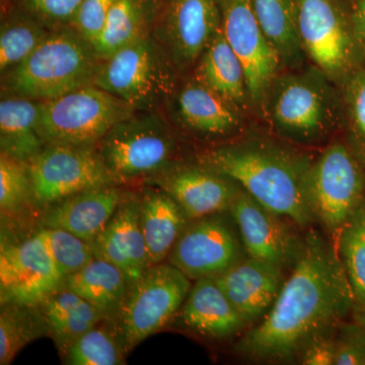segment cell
<instances>
[{
  "mask_svg": "<svg viewBox=\"0 0 365 365\" xmlns=\"http://www.w3.org/2000/svg\"><path fill=\"white\" fill-rule=\"evenodd\" d=\"M354 307L337 245L311 230L277 299L237 343V351L256 361H294L307 343L339 329Z\"/></svg>",
  "mask_w": 365,
  "mask_h": 365,
  "instance_id": "1",
  "label": "cell"
},
{
  "mask_svg": "<svg viewBox=\"0 0 365 365\" xmlns=\"http://www.w3.org/2000/svg\"><path fill=\"white\" fill-rule=\"evenodd\" d=\"M197 162L234 180L258 202L300 227L316 220L306 193L313 160L302 153L255 138L209 148Z\"/></svg>",
  "mask_w": 365,
  "mask_h": 365,
  "instance_id": "2",
  "label": "cell"
},
{
  "mask_svg": "<svg viewBox=\"0 0 365 365\" xmlns=\"http://www.w3.org/2000/svg\"><path fill=\"white\" fill-rule=\"evenodd\" d=\"M101 60L71 26L51 31L20 66L2 74V93L43 101L93 85Z\"/></svg>",
  "mask_w": 365,
  "mask_h": 365,
  "instance_id": "3",
  "label": "cell"
},
{
  "mask_svg": "<svg viewBox=\"0 0 365 365\" xmlns=\"http://www.w3.org/2000/svg\"><path fill=\"white\" fill-rule=\"evenodd\" d=\"M179 71L153 34L101 60L93 85L135 111H157L179 86Z\"/></svg>",
  "mask_w": 365,
  "mask_h": 365,
  "instance_id": "4",
  "label": "cell"
},
{
  "mask_svg": "<svg viewBox=\"0 0 365 365\" xmlns=\"http://www.w3.org/2000/svg\"><path fill=\"white\" fill-rule=\"evenodd\" d=\"M117 184L158 176L177 165L178 139L157 111H135L118 122L97 145Z\"/></svg>",
  "mask_w": 365,
  "mask_h": 365,
  "instance_id": "5",
  "label": "cell"
},
{
  "mask_svg": "<svg viewBox=\"0 0 365 365\" xmlns=\"http://www.w3.org/2000/svg\"><path fill=\"white\" fill-rule=\"evenodd\" d=\"M330 79L318 68L277 76L263 107L281 136L297 143H316L338 121V104Z\"/></svg>",
  "mask_w": 365,
  "mask_h": 365,
  "instance_id": "6",
  "label": "cell"
},
{
  "mask_svg": "<svg viewBox=\"0 0 365 365\" xmlns=\"http://www.w3.org/2000/svg\"><path fill=\"white\" fill-rule=\"evenodd\" d=\"M135 112L121 98L95 85L40 102L39 133L46 144L97 148L113 127Z\"/></svg>",
  "mask_w": 365,
  "mask_h": 365,
  "instance_id": "7",
  "label": "cell"
},
{
  "mask_svg": "<svg viewBox=\"0 0 365 365\" xmlns=\"http://www.w3.org/2000/svg\"><path fill=\"white\" fill-rule=\"evenodd\" d=\"M306 193L314 220L337 242L341 230L365 200L361 160L345 144H331L312 163Z\"/></svg>",
  "mask_w": 365,
  "mask_h": 365,
  "instance_id": "8",
  "label": "cell"
},
{
  "mask_svg": "<svg viewBox=\"0 0 365 365\" xmlns=\"http://www.w3.org/2000/svg\"><path fill=\"white\" fill-rule=\"evenodd\" d=\"M191 279L172 264L151 265L129 287L116 331L125 353L158 332L182 309Z\"/></svg>",
  "mask_w": 365,
  "mask_h": 365,
  "instance_id": "9",
  "label": "cell"
},
{
  "mask_svg": "<svg viewBox=\"0 0 365 365\" xmlns=\"http://www.w3.org/2000/svg\"><path fill=\"white\" fill-rule=\"evenodd\" d=\"M302 51L330 79L348 78L354 71L360 47L351 14L339 0H297Z\"/></svg>",
  "mask_w": 365,
  "mask_h": 365,
  "instance_id": "10",
  "label": "cell"
},
{
  "mask_svg": "<svg viewBox=\"0 0 365 365\" xmlns=\"http://www.w3.org/2000/svg\"><path fill=\"white\" fill-rule=\"evenodd\" d=\"M33 203L49 208L72 195L117 185L97 148L71 144H46L29 162Z\"/></svg>",
  "mask_w": 365,
  "mask_h": 365,
  "instance_id": "11",
  "label": "cell"
},
{
  "mask_svg": "<svg viewBox=\"0 0 365 365\" xmlns=\"http://www.w3.org/2000/svg\"><path fill=\"white\" fill-rule=\"evenodd\" d=\"M220 28V0H160L153 35L184 73L194 69Z\"/></svg>",
  "mask_w": 365,
  "mask_h": 365,
  "instance_id": "12",
  "label": "cell"
},
{
  "mask_svg": "<svg viewBox=\"0 0 365 365\" xmlns=\"http://www.w3.org/2000/svg\"><path fill=\"white\" fill-rule=\"evenodd\" d=\"M222 26L246 73L249 101L263 107L281 59L257 19L252 0H220Z\"/></svg>",
  "mask_w": 365,
  "mask_h": 365,
  "instance_id": "13",
  "label": "cell"
},
{
  "mask_svg": "<svg viewBox=\"0 0 365 365\" xmlns=\"http://www.w3.org/2000/svg\"><path fill=\"white\" fill-rule=\"evenodd\" d=\"M63 277L36 232L23 241H4L0 249V302L39 307L64 284Z\"/></svg>",
  "mask_w": 365,
  "mask_h": 365,
  "instance_id": "14",
  "label": "cell"
},
{
  "mask_svg": "<svg viewBox=\"0 0 365 365\" xmlns=\"http://www.w3.org/2000/svg\"><path fill=\"white\" fill-rule=\"evenodd\" d=\"M242 259L234 230L222 218L210 215L188 223L168 260L190 279L198 280L215 278Z\"/></svg>",
  "mask_w": 365,
  "mask_h": 365,
  "instance_id": "15",
  "label": "cell"
},
{
  "mask_svg": "<svg viewBox=\"0 0 365 365\" xmlns=\"http://www.w3.org/2000/svg\"><path fill=\"white\" fill-rule=\"evenodd\" d=\"M249 257L284 269L294 267L302 241L282 216L242 190L230 208Z\"/></svg>",
  "mask_w": 365,
  "mask_h": 365,
  "instance_id": "16",
  "label": "cell"
},
{
  "mask_svg": "<svg viewBox=\"0 0 365 365\" xmlns=\"http://www.w3.org/2000/svg\"><path fill=\"white\" fill-rule=\"evenodd\" d=\"M176 200L190 222L230 210L242 191L234 180L197 165H175L148 180Z\"/></svg>",
  "mask_w": 365,
  "mask_h": 365,
  "instance_id": "17",
  "label": "cell"
},
{
  "mask_svg": "<svg viewBox=\"0 0 365 365\" xmlns=\"http://www.w3.org/2000/svg\"><path fill=\"white\" fill-rule=\"evenodd\" d=\"M173 121L198 136H227L241 124L240 109L193 76L178 86L165 104Z\"/></svg>",
  "mask_w": 365,
  "mask_h": 365,
  "instance_id": "18",
  "label": "cell"
},
{
  "mask_svg": "<svg viewBox=\"0 0 365 365\" xmlns=\"http://www.w3.org/2000/svg\"><path fill=\"white\" fill-rule=\"evenodd\" d=\"M91 244L96 258L119 268L129 287L135 284L151 266L140 225L138 197H124L111 220Z\"/></svg>",
  "mask_w": 365,
  "mask_h": 365,
  "instance_id": "19",
  "label": "cell"
},
{
  "mask_svg": "<svg viewBox=\"0 0 365 365\" xmlns=\"http://www.w3.org/2000/svg\"><path fill=\"white\" fill-rule=\"evenodd\" d=\"M213 279L250 324L265 316L270 309L285 277L282 268L248 257Z\"/></svg>",
  "mask_w": 365,
  "mask_h": 365,
  "instance_id": "20",
  "label": "cell"
},
{
  "mask_svg": "<svg viewBox=\"0 0 365 365\" xmlns=\"http://www.w3.org/2000/svg\"><path fill=\"white\" fill-rule=\"evenodd\" d=\"M124 197L116 185L86 190L46 209L43 227L62 228L91 242L111 220Z\"/></svg>",
  "mask_w": 365,
  "mask_h": 365,
  "instance_id": "21",
  "label": "cell"
},
{
  "mask_svg": "<svg viewBox=\"0 0 365 365\" xmlns=\"http://www.w3.org/2000/svg\"><path fill=\"white\" fill-rule=\"evenodd\" d=\"M181 313L185 325L213 339L235 335L249 325L213 278L195 280Z\"/></svg>",
  "mask_w": 365,
  "mask_h": 365,
  "instance_id": "22",
  "label": "cell"
},
{
  "mask_svg": "<svg viewBox=\"0 0 365 365\" xmlns=\"http://www.w3.org/2000/svg\"><path fill=\"white\" fill-rule=\"evenodd\" d=\"M139 211L151 265L163 263L190 220L176 200L157 186L144 190Z\"/></svg>",
  "mask_w": 365,
  "mask_h": 365,
  "instance_id": "23",
  "label": "cell"
},
{
  "mask_svg": "<svg viewBox=\"0 0 365 365\" xmlns=\"http://www.w3.org/2000/svg\"><path fill=\"white\" fill-rule=\"evenodd\" d=\"M192 76L239 109L249 101L244 66L228 44L222 26L201 54Z\"/></svg>",
  "mask_w": 365,
  "mask_h": 365,
  "instance_id": "24",
  "label": "cell"
},
{
  "mask_svg": "<svg viewBox=\"0 0 365 365\" xmlns=\"http://www.w3.org/2000/svg\"><path fill=\"white\" fill-rule=\"evenodd\" d=\"M64 285L96 307L104 321L116 326L129 284L114 264L95 258L86 267L66 277Z\"/></svg>",
  "mask_w": 365,
  "mask_h": 365,
  "instance_id": "25",
  "label": "cell"
},
{
  "mask_svg": "<svg viewBox=\"0 0 365 365\" xmlns=\"http://www.w3.org/2000/svg\"><path fill=\"white\" fill-rule=\"evenodd\" d=\"M160 0H117L104 29L91 43L98 58H109L153 32Z\"/></svg>",
  "mask_w": 365,
  "mask_h": 365,
  "instance_id": "26",
  "label": "cell"
},
{
  "mask_svg": "<svg viewBox=\"0 0 365 365\" xmlns=\"http://www.w3.org/2000/svg\"><path fill=\"white\" fill-rule=\"evenodd\" d=\"M40 101L2 93L0 153L30 162L44 148L39 133Z\"/></svg>",
  "mask_w": 365,
  "mask_h": 365,
  "instance_id": "27",
  "label": "cell"
},
{
  "mask_svg": "<svg viewBox=\"0 0 365 365\" xmlns=\"http://www.w3.org/2000/svg\"><path fill=\"white\" fill-rule=\"evenodd\" d=\"M39 307L47 325L48 335L63 356L79 337L104 321L96 307L64 284Z\"/></svg>",
  "mask_w": 365,
  "mask_h": 365,
  "instance_id": "28",
  "label": "cell"
},
{
  "mask_svg": "<svg viewBox=\"0 0 365 365\" xmlns=\"http://www.w3.org/2000/svg\"><path fill=\"white\" fill-rule=\"evenodd\" d=\"M257 19L281 62L294 64L302 54L297 0H252Z\"/></svg>",
  "mask_w": 365,
  "mask_h": 365,
  "instance_id": "29",
  "label": "cell"
},
{
  "mask_svg": "<svg viewBox=\"0 0 365 365\" xmlns=\"http://www.w3.org/2000/svg\"><path fill=\"white\" fill-rule=\"evenodd\" d=\"M51 33L25 9L11 11L0 28V72L20 66Z\"/></svg>",
  "mask_w": 365,
  "mask_h": 365,
  "instance_id": "30",
  "label": "cell"
},
{
  "mask_svg": "<svg viewBox=\"0 0 365 365\" xmlns=\"http://www.w3.org/2000/svg\"><path fill=\"white\" fill-rule=\"evenodd\" d=\"M48 335L39 307L1 304L0 311V364H11L23 348Z\"/></svg>",
  "mask_w": 365,
  "mask_h": 365,
  "instance_id": "31",
  "label": "cell"
},
{
  "mask_svg": "<svg viewBox=\"0 0 365 365\" xmlns=\"http://www.w3.org/2000/svg\"><path fill=\"white\" fill-rule=\"evenodd\" d=\"M336 245L351 285L355 307H365V200L341 230Z\"/></svg>",
  "mask_w": 365,
  "mask_h": 365,
  "instance_id": "32",
  "label": "cell"
},
{
  "mask_svg": "<svg viewBox=\"0 0 365 365\" xmlns=\"http://www.w3.org/2000/svg\"><path fill=\"white\" fill-rule=\"evenodd\" d=\"M124 354L117 331L97 325L79 337L63 357L69 365H119L125 364Z\"/></svg>",
  "mask_w": 365,
  "mask_h": 365,
  "instance_id": "33",
  "label": "cell"
},
{
  "mask_svg": "<svg viewBox=\"0 0 365 365\" xmlns=\"http://www.w3.org/2000/svg\"><path fill=\"white\" fill-rule=\"evenodd\" d=\"M55 266L64 278L86 267L96 258L90 242L62 228L43 227L38 230Z\"/></svg>",
  "mask_w": 365,
  "mask_h": 365,
  "instance_id": "34",
  "label": "cell"
},
{
  "mask_svg": "<svg viewBox=\"0 0 365 365\" xmlns=\"http://www.w3.org/2000/svg\"><path fill=\"white\" fill-rule=\"evenodd\" d=\"M33 202L32 180L29 162L0 153V209L13 215Z\"/></svg>",
  "mask_w": 365,
  "mask_h": 365,
  "instance_id": "35",
  "label": "cell"
},
{
  "mask_svg": "<svg viewBox=\"0 0 365 365\" xmlns=\"http://www.w3.org/2000/svg\"><path fill=\"white\" fill-rule=\"evenodd\" d=\"M344 100L355 146L365 158V69H357L346 81Z\"/></svg>",
  "mask_w": 365,
  "mask_h": 365,
  "instance_id": "36",
  "label": "cell"
},
{
  "mask_svg": "<svg viewBox=\"0 0 365 365\" xmlns=\"http://www.w3.org/2000/svg\"><path fill=\"white\" fill-rule=\"evenodd\" d=\"M83 0H21V7L50 31L71 26Z\"/></svg>",
  "mask_w": 365,
  "mask_h": 365,
  "instance_id": "37",
  "label": "cell"
},
{
  "mask_svg": "<svg viewBox=\"0 0 365 365\" xmlns=\"http://www.w3.org/2000/svg\"><path fill=\"white\" fill-rule=\"evenodd\" d=\"M116 1L83 0L71 21V28L91 44L104 29L110 11Z\"/></svg>",
  "mask_w": 365,
  "mask_h": 365,
  "instance_id": "38",
  "label": "cell"
},
{
  "mask_svg": "<svg viewBox=\"0 0 365 365\" xmlns=\"http://www.w3.org/2000/svg\"><path fill=\"white\" fill-rule=\"evenodd\" d=\"M336 365H365V328L354 319L336 334Z\"/></svg>",
  "mask_w": 365,
  "mask_h": 365,
  "instance_id": "39",
  "label": "cell"
},
{
  "mask_svg": "<svg viewBox=\"0 0 365 365\" xmlns=\"http://www.w3.org/2000/svg\"><path fill=\"white\" fill-rule=\"evenodd\" d=\"M335 332L318 336L307 343L299 357V361L306 365L335 364Z\"/></svg>",
  "mask_w": 365,
  "mask_h": 365,
  "instance_id": "40",
  "label": "cell"
},
{
  "mask_svg": "<svg viewBox=\"0 0 365 365\" xmlns=\"http://www.w3.org/2000/svg\"><path fill=\"white\" fill-rule=\"evenodd\" d=\"M350 14L360 50L365 54V0H355Z\"/></svg>",
  "mask_w": 365,
  "mask_h": 365,
  "instance_id": "41",
  "label": "cell"
},
{
  "mask_svg": "<svg viewBox=\"0 0 365 365\" xmlns=\"http://www.w3.org/2000/svg\"><path fill=\"white\" fill-rule=\"evenodd\" d=\"M353 313H354V319L365 328V307H354Z\"/></svg>",
  "mask_w": 365,
  "mask_h": 365,
  "instance_id": "42",
  "label": "cell"
}]
</instances>
